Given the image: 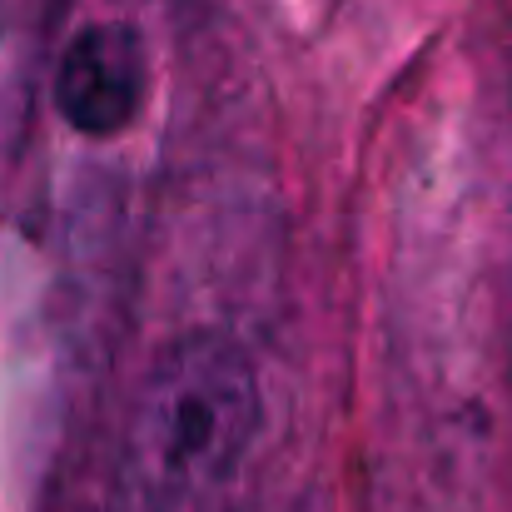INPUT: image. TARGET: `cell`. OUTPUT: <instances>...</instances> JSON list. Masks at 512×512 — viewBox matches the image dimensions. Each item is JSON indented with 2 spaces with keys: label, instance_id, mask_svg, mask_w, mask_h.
I'll return each mask as SVG.
<instances>
[{
  "label": "cell",
  "instance_id": "6da1fadb",
  "mask_svg": "<svg viewBox=\"0 0 512 512\" xmlns=\"http://www.w3.org/2000/svg\"><path fill=\"white\" fill-rule=\"evenodd\" d=\"M259 423L244 343L219 329L174 339L130 403L105 512H234Z\"/></svg>",
  "mask_w": 512,
  "mask_h": 512
},
{
  "label": "cell",
  "instance_id": "7a4b0ae2",
  "mask_svg": "<svg viewBox=\"0 0 512 512\" xmlns=\"http://www.w3.org/2000/svg\"><path fill=\"white\" fill-rule=\"evenodd\" d=\"M150 90V55L135 25L125 20H95L70 35L55 65V110L60 120L85 140H115L125 135Z\"/></svg>",
  "mask_w": 512,
  "mask_h": 512
}]
</instances>
